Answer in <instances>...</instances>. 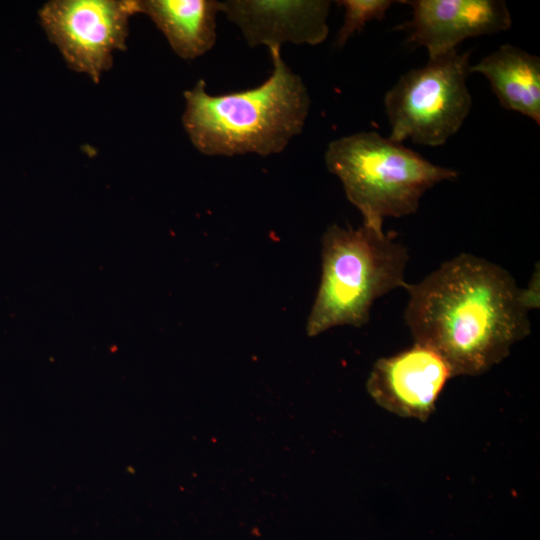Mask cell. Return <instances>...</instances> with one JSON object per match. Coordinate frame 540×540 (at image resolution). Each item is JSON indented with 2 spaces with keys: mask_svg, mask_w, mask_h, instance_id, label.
<instances>
[{
  "mask_svg": "<svg viewBox=\"0 0 540 540\" xmlns=\"http://www.w3.org/2000/svg\"><path fill=\"white\" fill-rule=\"evenodd\" d=\"M404 289L415 343L437 352L453 377L487 372L531 332L514 277L476 255L461 253Z\"/></svg>",
  "mask_w": 540,
  "mask_h": 540,
  "instance_id": "obj_1",
  "label": "cell"
},
{
  "mask_svg": "<svg viewBox=\"0 0 540 540\" xmlns=\"http://www.w3.org/2000/svg\"><path fill=\"white\" fill-rule=\"evenodd\" d=\"M270 48L272 74L259 86L210 95L200 79L184 91L182 124L193 146L207 156L282 152L306 123L311 100L301 77Z\"/></svg>",
  "mask_w": 540,
  "mask_h": 540,
  "instance_id": "obj_2",
  "label": "cell"
},
{
  "mask_svg": "<svg viewBox=\"0 0 540 540\" xmlns=\"http://www.w3.org/2000/svg\"><path fill=\"white\" fill-rule=\"evenodd\" d=\"M321 245V280L306 323L310 337L337 326L366 325L374 302L407 284L409 254L392 232L332 224Z\"/></svg>",
  "mask_w": 540,
  "mask_h": 540,
  "instance_id": "obj_3",
  "label": "cell"
},
{
  "mask_svg": "<svg viewBox=\"0 0 540 540\" xmlns=\"http://www.w3.org/2000/svg\"><path fill=\"white\" fill-rule=\"evenodd\" d=\"M325 164L339 178L364 225L383 231L387 217L416 213L422 196L458 171L436 165L377 132H357L331 141Z\"/></svg>",
  "mask_w": 540,
  "mask_h": 540,
  "instance_id": "obj_4",
  "label": "cell"
},
{
  "mask_svg": "<svg viewBox=\"0 0 540 540\" xmlns=\"http://www.w3.org/2000/svg\"><path fill=\"white\" fill-rule=\"evenodd\" d=\"M469 56L454 50L399 78L384 97L391 140L437 147L459 131L472 106Z\"/></svg>",
  "mask_w": 540,
  "mask_h": 540,
  "instance_id": "obj_5",
  "label": "cell"
},
{
  "mask_svg": "<svg viewBox=\"0 0 540 540\" xmlns=\"http://www.w3.org/2000/svg\"><path fill=\"white\" fill-rule=\"evenodd\" d=\"M138 0H51L38 11L48 39L68 67L95 83L113 64V52L125 50L129 19Z\"/></svg>",
  "mask_w": 540,
  "mask_h": 540,
  "instance_id": "obj_6",
  "label": "cell"
},
{
  "mask_svg": "<svg viewBox=\"0 0 540 540\" xmlns=\"http://www.w3.org/2000/svg\"><path fill=\"white\" fill-rule=\"evenodd\" d=\"M452 372L431 348L414 343L395 355L378 359L369 374L367 391L383 409L400 417L426 421Z\"/></svg>",
  "mask_w": 540,
  "mask_h": 540,
  "instance_id": "obj_7",
  "label": "cell"
},
{
  "mask_svg": "<svg viewBox=\"0 0 540 540\" xmlns=\"http://www.w3.org/2000/svg\"><path fill=\"white\" fill-rule=\"evenodd\" d=\"M412 19L401 25L407 42L426 48L429 59L456 50L467 38L491 35L512 25L509 9L501 0H412Z\"/></svg>",
  "mask_w": 540,
  "mask_h": 540,
  "instance_id": "obj_8",
  "label": "cell"
},
{
  "mask_svg": "<svg viewBox=\"0 0 540 540\" xmlns=\"http://www.w3.org/2000/svg\"><path fill=\"white\" fill-rule=\"evenodd\" d=\"M221 5V12L238 26L251 47L318 45L329 32L331 2L327 0H226Z\"/></svg>",
  "mask_w": 540,
  "mask_h": 540,
  "instance_id": "obj_9",
  "label": "cell"
},
{
  "mask_svg": "<svg viewBox=\"0 0 540 540\" xmlns=\"http://www.w3.org/2000/svg\"><path fill=\"white\" fill-rule=\"evenodd\" d=\"M221 10V1L216 0H138V12L154 22L184 60L196 59L213 48L216 16Z\"/></svg>",
  "mask_w": 540,
  "mask_h": 540,
  "instance_id": "obj_10",
  "label": "cell"
},
{
  "mask_svg": "<svg viewBox=\"0 0 540 540\" xmlns=\"http://www.w3.org/2000/svg\"><path fill=\"white\" fill-rule=\"evenodd\" d=\"M489 81L501 106L540 124V59L525 50L504 44L470 65V73Z\"/></svg>",
  "mask_w": 540,
  "mask_h": 540,
  "instance_id": "obj_11",
  "label": "cell"
},
{
  "mask_svg": "<svg viewBox=\"0 0 540 540\" xmlns=\"http://www.w3.org/2000/svg\"><path fill=\"white\" fill-rule=\"evenodd\" d=\"M337 3L345 10L344 22L335 42L336 46L342 47L356 32H360L366 23L382 20L394 2L391 0H340Z\"/></svg>",
  "mask_w": 540,
  "mask_h": 540,
  "instance_id": "obj_12",
  "label": "cell"
},
{
  "mask_svg": "<svg viewBox=\"0 0 540 540\" xmlns=\"http://www.w3.org/2000/svg\"><path fill=\"white\" fill-rule=\"evenodd\" d=\"M539 264L526 288H521L522 301L530 311L539 308Z\"/></svg>",
  "mask_w": 540,
  "mask_h": 540,
  "instance_id": "obj_13",
  "label": "cell"
}]
</instances>
